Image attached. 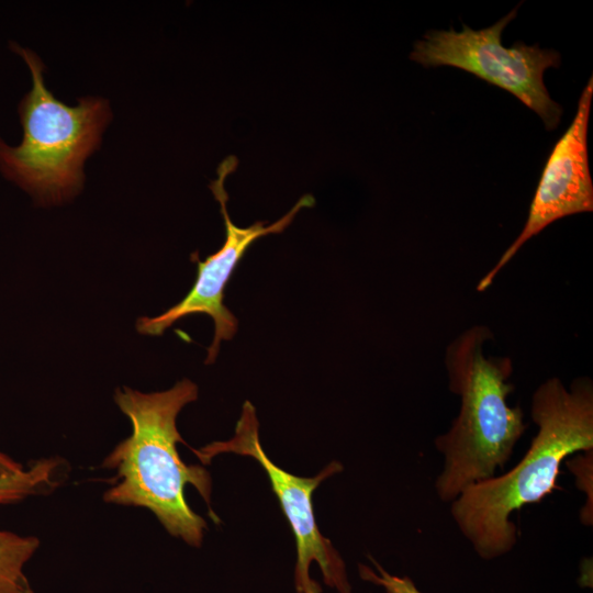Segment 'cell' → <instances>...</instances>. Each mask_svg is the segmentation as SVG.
Returning <instances> with one entry per match:
<instances>
[{
    "mask_svg": "<svg viewBox=\"0 0 593 593\" xmlns=\"http://www.w3.org/2000/svg\"><path fill=\"white\" fill-rule=\"evenodd\" d=\"M237 167L235 156L226 157L217 168V178L210 183L214 198L220 203L225 225L222 247L204 260L195 258L198 275L188 294L176 305L154 316H143L136 322L139 334L158 336L177 321L193 314H206L214 322V337L208 349L205 363H212L219 354L222 340H230L237 332V318L224 305V290L237 264L249 246L260 237L283 232L303 208H311L315 200L305 194L278 221L270 225L256 222L248 227L235 225L227 212L225 180Z\"/></svg>",
    "mask_w": 593,
    "mask_h": 593,
    "instance_id": "7",
    "label": "cell"
},
{
    "mask_svg": "<svg viewBox=\"0 0 593 593\" xmlns=\"http://www.w3.org/2000/svg\"><path fill=\"white\" fill-rule=\"evenodd\" d=\"M374 568L360 563L359 575L363 581L381 586L387 593H423L409 577H399L389 573L373 558L370 557Z\"/></svg>",
    "mask_w": 593,
    "mask_h": 593,
    "instance_id": "12",
    "label": "cell"
},
{
    "mask_svg": "<svg viewBox=\"0 0 593 593\" xmlns=\"http://www.w3.org/2000/svg\"><path fill=\"white\" fill-rule=\"evenodd\" d=\"M258 427L255 407L246 401L231 439L192 450L203 465L210 463L220 454L234 452L254 458L266 471L295 537L294 584L298 593H322L321 585L309 573L312 562L320 567L326 585L338 593H351L345 563L332 542L320 533L312 502V495L320 483L340 472L342 465L334 461L313 478H302L284 471L265 454Z\"/></svg>",
    "mask_w": 593,
    "mask_h": 593,
    "instance_id": "6",
    "label": "cell"
},
{
    "mask_svg": "<svg viewBox=\"0 0 593 593\" xmlns=\"http://www.w3.org/2000/svg\"><path fill=\"white\" fill-rule=\"evenodd\" d=\"M518 7L493 25L472 30L462 24L461 31L432 30L413 45L410 58L424 67L450 66L468 71L490 85L502 88L542 120L548 131L557 128L562 108L553 101L544 82L548 68H558L560 54L538 44L515 42L502 44V33L517 15Z\"/></svg>",
    "mask_w": 593,
    "mask_h": 593,
    "instance_id": "5",
    "label": "cell"
},
{
    "mask_svg": "<svg viewBox=\"0 0 593 593\" xmlns=\"http://www.w3.org/2000/svg\"><path fill=\"white\" fill-rule=\"evenodd\" d=\"M530 414L538 429L522 459L508 472L468 486L450 503L458 529L484 560L512 551L518 537L513 514L557 489L566 459L593 450L589 378H577L570 389L558 378L548 379L534 392Z\"/></svg>",
    "mask_w": 593,
    "mask_h": 593,
    "instance_id": "1",
    "label": "cell"
},
{
    "mask_svg": "<svg viewBox=\"0 0 593 593\" xmlns=\"http://www.w3.org/2000/svg\"><path fill=\"white\" fill-rule=\"evenodd\" d=\"M492 331L475 325L462 332L446 349L449 389L460 396L458 416L436 437L444 456L435 481L440 501L451 503L468 486L496 475L511 459L527 425L519 405L511 406L514 391L508 357H485L483 345Z\"/></svg>",
    "mask_w": 593,
    "mask_h": 593,
    "instance_id": "3",
    "label": "cell"
},
{
    "mask_svg": "<svg viewBox=\"0 0 593 593\" xmlns=\"http://www.w3.org/2000/svg\"><path fill=\"white\" fill-rule=\"evenodd\" d=\"M38 546L35 536L0 530V593H34L23 569Z\"/></svg>",
    "mask_w": 593,
    "mask_h": 593,
    "instance_id": "9",
    "label": "cell"
},
{
    "mask_svg": "<svg viewBox=\"0 0 593 593\" xmlns=\"http://www.w3.org/2000/svg\"><path fill=\"white\" fill-rule=\"evenodd\" d=\"M23 466L0 451V474H12L23 471Z\"/></svg>",
    "mask_w": 593,
    "mask_h": 593,
    "instance_id": "13",
    "label": "cell"
},
{
    "mask_svg": "<svg viewBox=\"0 0 593 593\" xmlns=\"http://www.w3.org/2000/svg\"><path fill=\"white\" fill-rule=\"evenodd\" d=\"M566 466L575 477V484L585 494L586 502L580 513L581 522L586 526L593 524V450L577 452L566 459Z\"/></svg>",
    "mask_w": 593,
    "mask_h": 593,
    "instance_id": "11",
    "label": "cell"
},
{
    "mask_svg": "<svg viewBox=\"0 0 593 593\" xmlns=\"http://www.w3.org/2000/svg\"><path fill=\"white\" fill-rule=\"evenodd\" d=\"M197 399L198 387L189 379L153 393L118 388L114 401L130 418L132 434L103 461L121 479L104 493L105 502L149 510L170 535L194 547L201 545L206 523L188 505L184 486L193 485L210 505L211 477L203 467L181 460L177 444L183 440L176 421Z\"/></svg>",
    "mask_w": 593,
    "mask_h": 593,
    "instance_id": "2",
    "label": "cell"
},
{
    "mask_svg": "<svg viewBox=\"0 0 593 593\" xmlns=\"http://www.w3.org/2000/svg\"><path fill=\"white\" fill-rule=\"evenodd\" d=\"M11 47L29 67L32 88L19 104L21 143L11 146L0 137V171L37 204H60L83 187L85 161L100 146L110 104L98 97L63 103L46 88L41 58L15 43Z\"/></svg>",
    "mask_w": 593,
    "mask_h": 593,
    "instance_id": "4",
    "label": "cell"
},
{
    "mask_svg": "<svg viewBox=\"0 0 593 593\" xmlns=\"http://www.w3.org/2000/svg\"><path fill=\"white\" fill-rule=\"evenodd\" d=\"M592 97L593 76L581 92L573 121L557 141L547 159L522 232L481 278L477 286L478 291H485L521 247L549 224L568 215L593 210V183L588 158Z\"/></svg>",
    "mask_w": 593,
    "mask_h": 593,
    "instance_id": "8",
    "label": "cell"
},
{
    "mask_svg": "<svg viewBox=\"0 0 593 593\" xmlns=\"http://www.w3.org/2000/svg\"><path fill=\"white\" fill-rule=\"evenodd\" d=\"M60 468L59 459L36 461L19 473L0 474V504H11L29 496L48 492L57 485L55 475Z\"/></svg>",
    "mask_w": 593,
    "mask_h": 593,
    "instance_id": "10",
    "label": "cell"
}]
</instances>
